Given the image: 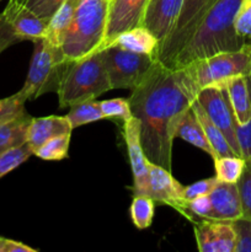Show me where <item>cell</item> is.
Wrapping results in <instances>:
<instances>
[{"instance_id":"cell-1","label":"cell","mask_w":251,"mask_h":252,"mask_svg":"<svg viewBox=\"0 0 251 252\" xmlns=\"http://www.w3.org/2000/svg\"><path fill=\"white\" fill-rule=\"evenodd\" d=\"M199 88L191 65L170 68L157 59L128 97L139 121L140 142L152 164L171 171L172 144L180 118L194 102Z\"/></svg>"},{"instance_id":"cell-2","label":"cell","mask_w":251,"mask_h":252,"mask_svg":"<svg viewBox=\"0 0 251 252\" xmlns=\"http://www.w3.org/2000/svg\"><path fill=\"white\" fill-rule=\"evenodd\" d=\"M241 1L243 0H217L192 38L175 57L170 68L186 66L219 52L235 51L248 43L235 30Z\"/></svg>"},{"instance_id":"cell-3","label":"cell","mask_w":251,"mask_h":252,"mask_svg":"<svg viewBox=\"0 0 251 252\" xmlns=\"http://www.w3.org/2000/svg\"><path fill=\"white\" fill-rule=\"evenodd\" d=\"M111 0H81L61 48L68 62L100 52L105 46Z\"/></svg>"},{"instance_id":"cell-4","label":"cell","mask_w":251,"mask_h":252,"mask_svg":"<svg viewBox=\"0 0 251 252\" xmlns=\"http://www.w3.org/2000/svg\"><path fill=\"white\" fill-rule=\"evenodd\" d=\"M112 90L100 52L79 61L68 62L62 73L57 95L61 108L94 100Z\"/></svg>"},{"instance_id":"cell-5","label":"cell","mask_w":251,"mask_h":252,"mask_svg":"<svg viewBox=\"0 0 251 252\" xmlns=\"http://www.w3.org/2000/svg\"><path fill=\"white\" fill-rule=\"evenodd\" d=\"M30 63L29 73L20 93L34 100L49 91H57L62 73L68 64L61 47L53 46L46 38L37 39Z\"/></svg>"},{"instance_id":"cell-6","label":"cell","mask_w":251,"mask_h":252,"mask_svg":"<svg viewBox=\"0 0 251 252\" xmlns=\"http://www.w3.org/2000/svg\"><path fill=\"white\" fill-rule=\"evenodd\" d=\"M198 88L223 86L230 79L251 75V42L235 51L219 52L188 64Z\"/></svg>"},{"instance_id":"cell-7","label":"cell","mask_w":251,"mask_h":252,"mask_svg":"<svg viewBox=\"0 0 251 252\" xmlns=\"http://www.w3.org/2000/svg\"><path fill=\"white\" fill-rule=\"evenodd\" d=\"M100 53L112 89L132 91L144 80L157 62L155 57L135 53L116 44L105 47Z\"/></svg>"},{"instance_id":"cell-8","label":"cell","mask_w":251,"mask_h":252,"mask_svg":"<svg viewBox=\"0 0 251 252\" xmlns=\"http://www.w3.org/2000/svg\"><path fill=\"white\" fill-rule=\"evenodd\" d=\"M217 0H184L179 17L171 32L160 46L157 59L171 66L175 57L192 38L203 17Z\"/></svg>"},{"instance_id":"cell-9","label":"cell","mask_w":251,"mask_h":252,"mask_svg":"<svg viewBox=\"0 0 251 252\" xmlns=\"http://www.w3.org/2000/svg\"><path fill=\"white\" fill-rule=\"evenodd\" d=\"M196 100L206 111L212 122L221 130L236 157H241L235 134V116H234L225 88L207 86V88L199 89Z\"/></svg>"},{"instance_id":"cell-10","label":"cell","mask_w":251,"mask_h":252,"mask_svg":"<svg viewBox=\"0 0 251 252\" xmlns=\"http://www.w3.org/2000/svg\"><path fill=\"white\" fill-rule=\"evenodd\" d=\"M148 196L155 203L165 204L176 209L191 223L194 220L193 216L188 211V201L185 199V187L175 180L170 170L152 162L149 166Z\"/></svg>"},{"instance_id":"cell-11","label":"cell","mask_w":251,"mask_h":252,"mask_svg":"<svg viewBox=\"0 0 251 252\" xmlns=\"http://www.w3.org/2000/svg\"><path fill=\"white\" fill-rule=\"evenodd\" d=\"M192 224L199 251L234 252L236 236L231 221L201 218L194 219Z\"/></svg>"},{"instance_id":"cell-12","label":"cell","mask_w":251,"mask_h":252,"mask_svg":"<svg viewBox=\"0 0 251 252\" xmlns=\"http://www.w3.org/2000/svg\"><path fill=\"white\" fill-rule=\"evenodd\" d=\"M123 137L127 145V152L129 155L130 167L133 172L134 194L148 196L150 161L145 157L144 150H143L142 142H140V125L139 121L134 116L125 122Z\"/></svg>"},{"instance_id":"cell-13","label":"cell","mask_w":251,"mask_h":252,"mask_svg":"<svg viewBox=\"0 0 251 252\" xmlns=\"http://www.w3.org/2000/svg\"><path fill=\"white\" fill-rule=\"evenodd\" d=\"M148 4L149 0H111L103 48L110 46L121 32L143 25Z\"/></svg>"},{"instance_id":"cell-14","label":"cell","mask_w":251,"mask_h":252,"mask_svg":"<svg viewBox=\"0 0 251 252\" xmlns=\"http://www.w3.org/2000/svg\"><path fill=\"white\" fill-rule=\"evenodd\" d=\"M2 14L21 41L36 42L46 36L48 21L34 14L20 0H9Z\"/></svg>"},{"instance_id":"cell-15","label":"cell","mask_w":251,"mask_h":252,"mask_svg":"<svg viewBox=\"0 0 251 252\" xmlns=\"http://www.w3.org/2000/svg\"><path fill=\"white\" fill-rule=\"evenodd\" d=\"M184 0H149L143 25L155 34L161 46L179 17Z\"/></svg>"},{"instance_id":"cell-16","label":"cell","mask_w":251,"mask_h":252,"mask_svg":"<svg viewBox=\"0 0 251 252\" xmlns=\"http://www.w3.org/2000/svg\"><path fill=\"white\" fill-rule=\"evenodd\" d=\"M211 212L207 219L233 221L243 217L240 196L236 184L218 181L209 193Z\"/></svg>"},{"instance_id":"cell-17","label":"cell","mask_w":251,"mask_h":252,"mask_svg":"<svg viewBox=\"0 0 251 252\" xmlns=\"http://www.w3.org/2000/svg\"><path fill=\"white\" fill-rule=\"evenodd\" d=\"M73 127L66 116H47V117H32L27 129V144L34 153L47 140L62 134H71Z\"/></svg>"},{"instance_id":"cell-18","label":"cell","mask_w":251,"mask_h":252,"mask_svg":"<svg viewBox=\"0 0 251 252\" xmlns=\"http://www.w3.org/2000/svg\"><path fill=\"white\" fill-rule=\"evenodd\" d=\"M223 88H225L228 93L236 123H248L251 117V75L230 79L224 84Z\"/></svg>"},{"instance_id":"cell-19","label":"cell","mask_w":251,"mask_h":252,"mask_svg":"<svg viewBox=\"0 0 251 252\" xmlns=\"http://www.w3.org/2000/svg\"><path fill=\"white\" fill-rule=\"evenodd\" d=\"M111 44H116L135 53L148 54L157 58L160 48L159 39L144 25L121 32Z\"/></svg>"},{"instance_id":"cell-20","label":"cell","mask_w":251,"mask_h":252,"mask_svg":"<svg viewBox=\"0 0 251 252\" xmlns=\"http://www.w3.org/2000/svg\"><path fill=\"white\" fill-rule=\"evenodd\" d=\"M175 138H181L185 142L203 150L209 157H212V159L214 158L213 150L209 145V142L207 140L201 122H199L192 106L180 118L176 126V130H175Z\"/></svg>"},{"instance_id":"cell-21","label":"cell","mask_w":251,"mask_h":252,"mask_svg":"<svg viewBox=\"0 0 251 252\" xmlns=\"http://www.w3.org/2000/svg\"><path fill=\"white\" fill-rule=\"evenodd\" d=\"M80 2L81 0H64L63 4L59 6L56 14L49 20L48 26H47L44 38L49 43H52L53 46L61 47L64 34H65L68 27L70 26Z\"/></svg>"},{"instance_id":"cell-22","label":"cell","mask_w":251,"mask_h":252,"mask_svg":"<svg viewBox=\"0 0 251 252\" xmlns=\"http://www.w3.org/2000/svg\"><path fill=\"white\" fill-rule=\"evenodd\" d=\"M192 107H193L194 112H196L197 117H198L199 122H201L202 128L204 130V134L207 137V140L209 142V145H211L212 150H213V159L219 157H233V155H235V153L233 152L230 144L226 140V138L224 137L221 130L212 122V120L208 117V115L203 110V107L199 105L198 101L194 100V102L192 103Z\"/></svg>"},{"instance_id":"cell-23","label":"cell","mask_w":251,"mask_h":252,"mask_svg":"<svg viewBox=\"0 0 251 252\" xmlns=\"http://www.w3.org/2000/svg\"><path fill=\"white\" fill-rule=\"evenodd\" d=\"M31 120V116L26 115L12 122L0 125V155L27 142V129Z\"/></svg>"},{"instance_id":"cell-24","label":"cell","mask_w":251,"mask_h":252,"mask_svg":"<svg viewBox=\"0 0 251 252\" xmlns=\"http://www.w3.org/2000/svg\"><path fill=\"white\" fill-rule=\"evenodd\" d=\"M66 118L69 120L74 129V128L81 127V126L88 125V123L97 122L105 117H103V113L101 111L100 102L96 101V98H94V100H86L71 106L68 115H66Z\"/></svg>"},{"instance_id":"cell-25","label":"cell","mask_w":251,"mask_h":252,"mask_svg":"<svg viewBox=\"0 0 251 252\" xmlns=\"http://www.w3.org/2000/svg\"><path fill=\"white\" fill-rule=\"evenodd\" d=\"M216 177L218 181L236 184L245 167V160L241 157H219L213 159Z\"/></svg>"},{"instance_id":"cell-26","label":"cell","mask_w":251,"mask_h":252,"mask_svg":"<svg viewBox=\"0 0 251 252\" xmlns=\"http://www.w3.org/2000/svg\"><path fill=\"white\" fill-rule=\"evenodd\" d=\"M154 203L155 202L149 196L134 194L129 212L135 228L144 230L152 225L154 219Z\"/></svg>"},{"instance_id":"cell-27","label":"cell","mask_w":251,"mask_h":252,"mask_svg":"<svg viewBox=\"0 0 251 252\" xmlns=\"http://www.w3.org/2000/svg\"><path fill=\"white\" fill-rule=\"evenodd\" d=\"M70 135L71 134H62L47 140L38 149L34 150L33 155L42 160H48V161L65 159L68 157Z\"/></svg>"},{"instance_id":"cell-28","label":"cell","mask_w":251,"mask_h":252,"mask_svg":"<svg viewBox=\"0 0 251 252\" xmlns=\"http://www.w3.org/2000/svg\"><path fill=\"white\" fill-rule=\"evenodd\" d=\"M27 98L17 91L14 95L0 100V125L12 122L29 115L25 108Z\"/></svg>"},{"instance_id":"cell-29","label":"cell","mask_w":251,"mask_h":252,"mask_svg":"<svg viewBox=\"0 0 251 252\" xmlns=\"http://www.w3.org/2000/svg\"><path fill=\"white\" fill-rule=\"evenodd\" d=\"M33 152L27 143L0 155V179L24 164Z\"/></svg>"},{"instance_id":"cell-30","label":"cell","mask_w":251,"mask_h":252,"mask_svg":"<svg viewBox=\"0 0 251 252\" xmlns=\"http://www.w3.org/2000/svg\"><path fill=\"white\" fill-rule=\"evenodd\" d=\"M100 105L105 118H118V120H122L123 122H126L133 117L128 98H111V100L101 101Z\"/></svg>"},{"instance_id":"cell-31","label":"cell","mask_w":251,"mask_h":252,"mask_svg":"<svg viewBox=\"0 0 251 252\" xmlns=\"http://www.w3.org/2000/svg\"><path fill=\"white\" fill-rule=\"evenodd\" d=\"M243 208V217L251 220V162L245 161V167L236 182Z\"/></svg>"},{"instance_id":"cell-32","label":"cell","mask_w":251,"mask_h":252,"mask_svg":"<svg viewBox=\"0 0 251 252\" xmlns=\"http://www.w3.org/2000/svg\"><path fill=\"white\" fill-rule=\"evenodd\" d=\"M236 243L234 252H251V220L244 217L231 221Z\"/></svg>"},{"instance_id":"cell-33","label":"cell","mask_w":251,"mask_h":252,"mask_svg":"<svg viewBox=\"0 0 251 252\" xmlns=\"http://www.w3.org/2000/svg\"><path fill=\"white\" fill-rule=\"evenodd\" d=\"M236 33L245 42H251V0H243L235 20Z\"/></svg>"},{"instance_id":"cell-34","label":"cell","mask_w":251,"mask_h":252,"mask_svg":"<svg viewBox=\"0 0 251 252\" xmlns=\"http://www.w3.org/2000/svg\"><path fill=\"white\" fill-rule=\"evenodd\" d=\"M30 10L49 22L64 0H20Z\"/></svg>"},{"instance_id":"cell-35","label":"cell","mask_w":251,"mask_h":252,"mask_svg":"<svg viewBox=\"0 0 251 252\" xmlns=\"http://www.w3.org/2000/svg\"><path fill=\"white\" fill-rule=\"evenodd\" d=\"M236 140L240 148L241 158L246 162H251V117L245 125L235 126Z\"/></svg>"},{"instance_id":"cell-36","label":"cell","mask_w":251,"mask_h":252,"mask_svg":"<svg viewBox=\"0 0 251 252\" xmlns=\"http://www.w3.org/2000/svg\"><path fill=\"white\" fill-rule=\"evenodd\" d=\"M217 182H218V180L214 176L209 177V179L201 180V181L194 182V184L189 185V186H186L185 187V199L189 202L196 198V197L209 194L217 185Z\"/></svg>"},{"instance_id":"cell-37","label":"cell","mask_w":251,"mask_h":252,"mask_svg":"<svg viewBox=\"0 0 251 252\" xmlns=\"http://www.w3.org/2000/svg\"><path fill=\"white\" fill-rule=\"evenodd\" d=\"M19 42H22L21 38L15 33L11 25L7 22L4 14L0 12V54H1L5 49L11 47L12 44H16L19 43Z\"/></svg>"},{"instance_id":"cell-38","label":"cell","mask_w":251,"mask_h":252,"mask_svg":"<svg viewBox=\"0 0 251 252\" xmlns=\"http://www.w3.org/2000/svg\"><path fill=\"white\" fill-rule=\"evenodd\" d=\"M188 211L189 213L198 218H208L209 212H211V199H209V194H204V196L196 197L194 199L188 202Z\"/></svg>"},{"instance_id":"cell-39","label":"cell","mask_w":251,"mask_h":252,"mask_svg":"<svg viewBox=\"0 0 251 252\" xmlns=\"http://www.w3.org/2000/svg\"><path fill=\"white\" fill-rule=\"evenodd\" d=\"M1 252H37V250L25 245L24 243L1 236Z\"/></svg>"},{"instance_id":"cell-40","label":"cell","mask_w":251,"mask_h":252,"mask_svg":"<svg viewBox=\"0 0 251 252\" xmlns=\"http://www.w3.org/2000/svg\"><path fill=\"white\" fill-rule=\"evenodd\" d=\"M0 252H1V236H0Z\"/></svg>"}]
</instances>
